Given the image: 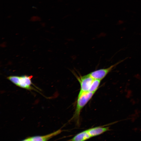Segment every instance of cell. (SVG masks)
<instances>
[{
    "instance_id": "cell-5",
    "label": "cell",
    "mask_w": 141,
    "mask_h": 141,
    "mask_svg": "<svg viewBox=\"0 0 141 141\" xmlns=\"http://www.w3.org/2000/svg\"><path fill=\"white\" fill-rule=\"evenodd\" d=\"M61 132V130L59 129L53 132L46 135L30 137L27 138L22 140L25 141H47L54 136L60 134Z\"/></svg>"
},
{
    "instance_id": "cell-4",
    "label": "cell",
    "mask_w": 141,
    "mask_h": 141,
    "mask_svg": "<svg viewBox=\"0 0 141 141\" xmlns=\"http://www.w3.org/2000/svg\"><path fill=\"white\" fill-rule=\"evenodd\" d=\"M124 60L119 61L111 65L109 67L103 68L93 71L89 74L94 79L102 80L116 66L124 61Z\"/></svg>"
},
{
    "instance_id": "cell-6",
    "label": "cell",
    "mask_w": 141,
    "mask_h": 141,
    "mask_svg": "<svg viewBox=\"0 0 141 141\" xmlns=\"http://www.w3.org/2000/svg\"><path fill=\"white\" fill-rule=\"evenodd\" d=\"M109 127H97L90 128L87 130L91 137H95L100 135L109 130Z\"/></svg>"
},
{
    "instance_id": "cell-8",
    "label": "cell",
    "mask_w": 141,
    "mask_h": 141,
    "mask_svg": "<svg viewBox=\"0 0 141 141\" xmlns=\"http://www.w3.org/2000/svg\"><path fill=\"white\" fill-rule=\"evenodd\" d=\"M101 80L94 79L91 84L89 92H95L98 89Z\"/></svg>"
},
{
    "instance_id": "cell-2",
    "label": "cell",
    "mask_w": 141,
    "mask_h": 141,
    "mask_svg": "<svg viewBox=\"0 0 141 141\" xmlns=\"http://www.w3.org/2000/svg\"><path fill=\"white\" fill-rule=\"evenodd\" d=\"M32 75H24L22 76H10L7 79L17 86L28 90L33 88L31 85L32 84L31 79Z\"/></svg>"
},
{
    "instance_id": "cell-3",
    "label": "cell",
    "mask_w": 141,
    "mask_h": 141,
    "mask_svg": "<svg viewBox=\"0 0 141 141\" xmlns=\"http://www.w3.org/2000/svg\"><path fill=\"white\" fill-rule=\"evenodd\" d=\"M77 78L80 83V89L78 96L84 93L89 92L92 82L94 80L88 74Z\"/></svg>"
},
{
    "instance_id": "cell-7",
    "label": "cell",
    "mask_w": 141,
    "mask_h": 141,
    "mask_svg": "<svg viewBox=\"0 0 141 141\" xmlns=\"http://www.w3.org/2000/svg\"><path fill=\"white\" fill-rule=\"evenodd\" d=\"M91 137L87 130L78 134L69 140L83 141L89 139Z\"/></svg>"
},
{
    "instance_id": "cell-1",
    "label": "cell",
    "mask_w": 141,
    "mask_h": 141,
    "mask_svg": "<svg viewBox=\"0 0 141 141\" xmlns=\"http://www.w3.org/2000/svg\"><path fill=\"white\" fill-rule=\"evenodd\" d=\"M95 92H88L78 96L77 105L72 119L79 121L81 110L93 96Z\"/></svg>"
}]
</instances>
